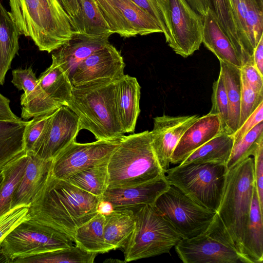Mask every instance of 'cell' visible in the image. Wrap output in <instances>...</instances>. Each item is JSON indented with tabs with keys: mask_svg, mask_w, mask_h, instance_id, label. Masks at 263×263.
Wrapping results in <instances>:
<instances>
[{
	"mask_svg": "<svg viewBox=\"0 0 263 263\" xmlns=\"http://www.w3.org/2000/svg\"><path fill=\"white\" fill-rule=\"evenodd\" d=\"M38 82L45 92L54 101L66 105L71 99L73 85L62 67L52 60L51 65L41 74Z\"/></svg>",
	"mask_w": 263,
	"mask_h": 263,
	"instance_id": "obj_30",
	"label": "cell"
},
{
	"mask_svg": "<svg viewBox=\"0 0 263 263\" xmlns=\"http://www.w3.org/2000/svg\"><path fill=\"white\" fill-rule=\"evenodd\" d=\"M244 255L251 263H261L263 260L262 211L254 187L243 241Z\"/></svg>",
	"mask_w": 263,
	"mask_h": 263,
	"instance_id": "obj_24",
	"label": "cell"
},
{
	"mask_svg": "<svg viewBox=\"0 0 263 263\" xmlns=\"http://www.w3.org/2000/svg\"><path fill=\"white\" fill-rule=\"evenodd\" d=\"M233 144V134L223 132L195 151L180 164L211 163L226 165Z\"/></svg>",
	"mask_w": 263,
	"mask_h": 263,
	"instance_id": "obj_29",
	"label": "cell"
},
{
	"mask_svg": "<svg viewBox=\"0 0 263 263\" xmlns=\"http://www.w3.org/2000/svg\"><path fill=\"white\" fill-rule=\"evenodd\" d=\"M132 1L156 20L168 45L172 38L169 0Z\"/></svg>",
	"mask_w": 263,
	"mask_h": 263,
	"instance_id": "obj_39",
	"label": "cell"
},
{
	"mask_svg": "<svg viewBox=\"0 0 263 263\" xmlns=\"http://www.w3.org/2000/svg\"><path fill=\"white\" fill-rule=\"evenodd\" d=\"M117 81L89 87L73 86L66 105L78 117L80 130H89L97 140H120L124 136L117 112Z\"/></svg>",
	"mask_w": 263,
	"mask_h": 263,
	"instance_id": "obj_4",
	"label": "cell"
},
{
	"mask_svg": "<svg viewBox=\"0 0 263 263\" xmlns=\"http://www.w3.org/2000/svg\"><path fill=\"white\" fill-rule=\"evenodd\" d=\"M209 6L215 13L222 30L235 48L242 66L253 62L247 51L240 37L234 15L229 0H206Z\"/></svg>",
	"mask_w": 263,
	"mask_h": 263,
	"instance_id": "obj_31",
	"label": "cell"
},
{
	"mask_svg": "<svg viewBox=\"0 0 263 263\" xmlns=\"http://www.w3.org/2000/svg\"><path fill=\"white\" fill-rule=\"evenodd\" d=\"M10 15L20 34L42 51L52 52L73 34L71 21L59 0H9Z\"/></svg>",
	"mask_w": 263,
	"mask_h": 263,
	"instance_id": "obj_2",
	"label": "cell"
},
{
	"mask_svg": "<svg viewBox=\"0 0 263 263\" xmlns=\"http://www.w3.org/2000/svg\"><path fill=\"white\" fill-rule=\"evenodd\" d=\"M220 73L223 80L229 104V118L226 132L233 134L238 128L241 95L240 68L220 61Z\"/></svg>",
	"mask_w": 263,
	"mask_h": 263,
	"instance_id": "obj_26",
	"label": "cell"
},
{
	"mask_svg": "<svg viewBox=\"0 0 263 263\" xmlns=\"http://www.w3.org/2000/svg\"><path fill=\"white\" fill-rule=\"evenodd\" d=\"M21 119L11 110L10 101L0 93V121H10Z\"/></svg>",
	"mask_w": 263,
	"mask_h": 263,
	"instance_id": "obj_49",
	"label": "cell"
},
{
	"mask_svg": "<svg viewBox=\"0 0 263 263\" xmlns=\"http://www.w3.org/2000/svg\"><path fill=\"white\" fill-rule=\"evenodd\" d=\"M101 200L50 173L29 206L28 220L61 233L73 241L76 230L97 214Z\"/></svg>",
	"mask_w": 263,
	"mask_h": 263,
	"instance_id": "obj_1",
	"label": "cell"
},
{
	"mask_svg": "<svg viewBox=\"0 0 263 263\" xmlns=\"http://www.w3.org/2000/svg\"><path fill=\"white\" fill-rule=\"evenodd\" d=\"M191 6L203 17L209 6L206 0H187Z\"/></svg>",
	"mask_w": 263,
	"mask_h": 263,
	"instance_id": "obj_51",
	"label": "cell"
},
{
	"mask_svg": "<svg viewBox=\"0 0 263 263\" xmlns=\"http://www.w3.org/2000/svg\"><path fill=\"white\" fill-rule=\"evenodd\" d=\"M175 248L184 263H250L238 251L217 213L205 232L182 239Z\"/></svg>",
	"mask_w": 263,
	"mask_h": 263,
	"instance_id": "obj_8",
	"label": "cell"
},
{
	"mask_svg": "<svg viewBox=\"0 0 263 263\" xmlns=\"http://www.w3.org/2000/svg\"><path fill=\"white\" fill-rule=\"evenodd\" d=\"M3 178H4L3 173L2 171H1L0 172V186L3 182Z\"/></svg>",
	"mask_w": 263,
	"mask_h": 263,
	"instance_id": "obj_54",
	"label": "cell"
},
{
	"mask_svg": "<svg viewBox=\"0 0 263 263\" xmlns=\"http://www.w3.org/2000/svg\"><path fill=\"white\" fill-rule=\"evenodd\" d=\"M64 234L50 228L24 221L13 229L1 243L11 262L72 246Z\"/></svg>",
	"mask_w": 263,
	"mask_h": 263,
	"instance_id": "obj_10",
	"label": "cell"
},
{
	"mask_svg": "<svg viewBox=\"0 0 263 263\" xmlns=\"http://www.w3.org/2000/svg\"><path fill=\"white\" fill-rule=\"evenodd\" d=\"M262 102L263 94L255 91L241 76V95L238 128Z\"/></svg>",
	"mask_w": 263,
	"mask_h": 263,
	"instance_id": "obj_42",
	"label": "cell"
},
{
	"mask_svg": "<svg viewBox=\"0 0 263 263\" xmlns=\"http://www.w3.org/2000/svg\"><path fill=\"white\" fill-rule=\"evenodd\" d=\"M71 21L72 30L77 24L81 14L78 0H59Z\"/></svg>",
	"mask_w": 263,
	"mask_h": 263,
	"instance_id": "obj_48",
	"label": "cell"
},
{
	"mask_svg": "<svg viewBox=\"0 0 263 263\" xmlns=\"http://www.w3.org/2000/svg\"><path fill=\"white\" fill-rule=\"evenodd\" d=\"M95 1L114 33L125 38L137 35L114 0Z\"/></svg>",
	"mask_w": 263,
	"mask_h": 263,
	"instance_id": "obj_40",
	"label": "cell"
},
{
	"mask_svg": "<svg viewBox=\"0 0 263 263\" xmlns=\"http://www.w3.org/2000/svg\"><path fill=\"white\" fill-rule=\"evenodd\" d=\"M19 34L9 12L0 1V85L4 84L6 74L18 52Z\"/></svg>",
	"mask_w": 263,
	"mask_h": 263,
	"instance_id": "obj_28",
	"label": "cell"
},
{
	"mask_svg": "<svg viewBox=\"0 0 263 263\" xmlns=\"http://www.w3.org/2000/svg\"><path fill=\"white\" fill-rule=\"evenodd\" d=\"M263 120V102L233 134L234 144L241 140L249 132Z\"/></svg>",
	"mask_w": 263,
	"mask_h": 263,
	"instance_id": "obj_47",
	"label": "cell"
},
{
	"mask_svg": "<svg viewBox=\"0 0 263 263\" xmlns=\"http://www.w3.org/2000/svg\"><path fill=\"white\" fill-rule=\"evenodd\" d=\"M28 160V154L26 153L2 171L4 178L0 186V217L12 209V198L24 175Z\"/></svg>",
	"mask_w": 263,
	"mask_h": 263,
	"instance_id": "obj_34",
	"label": "cell"
},
{
	"mask_svg": "<svg viewBox=\"0 0 263 263\" xmlns=\"http://www.w3.org/2000/svg\"><path fill=\"white\" fill-rule=\"evenodd\" d=\"M261 7L263 8V0H258Z\"/></svg>",
	"mask_w": 263,
	"mask_h": 263,
	"instance_id": "obj_55",
	"label": "cell"
},
{
	"mask_svg": "<svg viewBox=\"0 0 263 263\" xmlns=\"http://www.w3.org/2000/svg\"><path fill=\"white\" fill-rule=\"evenodd\" d=\"M28 121H0V172L25 152L24 133Z\"/></svg>",
	"mask_w": 263,
	"mask_h": 263,
	"instance_id": "obj_25",
	"label": "cell"
},
{
	"mask_svg": "<svg viewBox=\"0 0 263 263\" xmlns=\"http://www.w3.org/2000/svg\"><path fill=\"white\" fill-rule=\"evenodd\" d=\"M55 110L34 117L32 120L28 121L24 133V141L26 153H31L32 152L48 119Z\"/></svg>",
	"mask_w": 263,
	"mask_h": 263,
	"instance_id": "obj_44",
	"label": "cell"
},
{
	"mask_svg": "<svg viewBox=\"0 0 263 263\" xmlns=\"http://www.w3.org/2000/svg\"><path fill=\"white\" fill-rule=\"evenodd\" d=\"M114 1L137 35L163 33L156 20L132 0Z\"/></svg>",
	"mask_w": 263,
	"mask_h": 263,
	"instance_id": "obj_35",
	"label": "cell"
},
{
	"mask_svg": "<svg viewBox=\"0 0 263 263\" xmlns=\"http://www.w3.org/2000/svg\"><path fill=\"white\" fill-rule=\"evenodd\" d=\"M0 262H11L5 253L0 244Z\"/></svg>",
	"mask_w": 263,
	"mask_h": 263,
	"instance_id": "obj_53",
	"label": "cell"
},
{
	"mask_svg": "<svg viewBox=\"0 0 263 263\" xmlns=\"http://www.w3.org/2000/svg\"><path fill=\"white\" fill-rule=\"evenodd\" d=\"M209 113L219 117L226 131L229 118V104L223 80L220 73L213 85L212 107Z\"/></svg>",
	"mask_w": 263,
	"mask_h": 263,
	"instance_id": "obj_41",
	"label": "cell"
},
{
	"mask_svg": "<svg viewBox=\"0 0 263 263\" xmlns=\"http://www.w3.org/2000/svg\"><path fill=\"white\" fill-rule=\"evenodd\" d=\"M172 41L168 45L177 54L187 58L202 43L203 17L187 0H169Z\"/></svg>",
	"mask_w": 263,
	"mask_h": 263,
	"instance_id": "obj_13",
	"label": "cell"
},
{
	"mask_svg": "<svg viewBox=\"0 0 263 263\" xmlns=\"http://www.w3.org/2000/svg\"><path fill=\"white\" fill-rule=\"evenodd\" d=\"M224 131L218 115L208 113L199 117L181 136L171 156V163H181L195 151Z\"/></svg>",
	"mask_w": 263,
	"mask_h": 263,
	"instance_id": "obj_19",
	"label": "cell"
},
{
	"mask_svg": "<svg viewBox=\"0 0 263 263\" xmlns=\"http://www.w3.org/2000/svg\"><path fill=\"white\" fill-rule=\"evenodd\" d=\"M111 35L73 33L70 40L52 52V60L62 67L71 80L77 66L93 52L110 43L109 38Z\"/></svg>",
	"mask_w": 263,
	"mask_h": 263,
	"instance_id": "obj_17",
	"label": "cell"
},
{
	"mask_svg": "<svg viewBox=\"0 0 263 263\" xmlns=\"http://www.w3.org/2000/svg\"><path fill=\"white\" fill-rule=\"evenodd\" d=\"M229 1L241 40L253 58L254 49L263 35V8L258 0Z\"/></svg>",
	"mask_w": 263,
	"mask_h": 263,
	"instance_id": "obj_20",
	"label": "cell"
},
{
	"mask_svg": "<svg viewBox=\"0 0 263 263\" xmlns=\"http://www.w3.org/2000/svg\"><path fill=\"white\" fill-rule=\"evenodd\" d=\"M135 227V216L130 209L114 210L105 216L104 236L110 250L122 248Z\"/></svg>",
	"mask_w": 263,
	"mask_h": 263,
	"instance_id": "obj_27",
	"label": "cell"
},
{
	"mask_svg": "<svg viewBox=\"0 0 263 263\" xmlns=\"http://www.w3.org/2000/svg\"><path fill=\"white\" fill-rule=\"evenodd\" d=\"M97 253L73 245L43 254L17 259L14 263H93Z\"/></svg>",
	"mask_w": 263,
	"mask_h": 263,
	"instance_id": "obj_36",
	"label": "cell"
},
{
	"mask_svg": "<svg viewBox=\"0 0 263 263\" xmlns=\"http://www.w3.org/2000/svg\"><path fill=\"white\" fill-rule=\"evenodd\" d=\"M29 206L25 205L16 206L0 217V244L13 229L29 219Z\"/></svg>",
	"mask_w": 263,
	"mask_h": 263,
	"instance_id": "obj_43",
	"label": "cell"
},
{
	"mask_svg": "<svg viewBox=\"0 0 263 263\" xmlns=\"http://www.w3.org/2000/svg\"><path fill=\"white\" fill-rule=\"evenodd\" d=\"M130 209L135 216V227L122 248L124 262L168 253L182 239L152 205H143Z\"/></svg>",
	"mask_w": 263,
	"mask_h": 263,
	"instance_id": "obj_6",
	"label": "cell"
},
{
	"mask_svg": "<svg viewBox=\"0 0 263 263\" xmlns=\"http://www.w3.org/2000/svg\"><path fill=\"white\" fill-rule=\"evenodd\" d=\"M253 58L256 68L263 76V35L254 49Z\"/></svg>",
	"mask_w": 263,
	"mask_h": 263,
	"instance_id": "obj_50",
	"label": "cell"
},
{
	"mask_svg": "<svg viewBox=\"0 0 263 263\" xmlns=\"http://www.w3.org/2000/svg\"><path fill=\"white\" fill-rule=\"evenodd\" d=\"M254 187L253 158L249 157L227 171L217 211L238 251L249 260L243 254V241Z\"/></svg>",
	"mask_w": 263,
	"mask_h": 263,
	"instance_id": "obj_5",
	"label": "cell"
},
{
	"mask_svg": "<svg viewBox=\"0 0 263 263\" xmlns=\"http://www.w3.org/2000/svg\"><path fill=\"white\" fill-rule=\"evenodd\" d=\"M170 184L165 176L143 184L121 188H107L101 199L110 202L114 210L153 205Z\"/></svg>",
	"mask_w": 263,
	"mask_h": 263,
	"instance_id": "obj_18",
	"label": "cell"
},
{
	"mask_svg": "<svg viewBox=\"0 0 263 263\" xmlns=\"http://www.w3.org/2000/svg\"><path fill=\"white\" fill-rule=\"evenodd\" d=\"M120 140H97L86 143L74 141L52 159L51 174L57 179L67 180L84 170L107 162Z\"/></svg>",
	"mask_w": 263,
	"mask_h": 263,
	"instance_id": "obj_11",
	"label": "cell"
},
{
	"mask_svg": "<svg viewBox=\"0 0 263 263\" xmlns=\"http://www.w3.org/2000/svg\"><path fill=\"white\" fill-rule=\"evenodd\" d=\"M125 67L120 51L109 43L93 52L77 66L71 82L74 87L110 83L124 74Z\"/></svg>",
	"mask_w": 263,
	"mask_h": 263,
	"instance_id": "obj_12",
	"label": "cell"
},
{
	"mask_svg": "<svg viewBox=\"0 0 263 263\" xmlns=\"http://www.w3.org/2000/svg\"><path fill=\"white\" fill-rule=\"evenodd\" d=\"M80 130L78 117L67 106L62 105L49 118L30 153L44 160H52L76 141Z\"/></svg>",
	"mask_w": 263,
	"mask_h": 263,
	"instance_id": "obj_14",
	"label": "cell"
},
{
	"mask_svg": "<svg viewBox=\"0 0 263 263\" xmlns=\"http://www.w3.org/2000/svg\"><path fill=\"white\" fill-rule=\"evenodd\" d=\"M252 156L255 187L260 208L263 211V139L259 141Z\"/></svg>",
	"mask_w": 263,
	"mask_h": 263,
	"instance_id": "obj_45",
	"label": "cell"
},
{
	"mask_svg": "<svg viewBox=\"0 0 263 263\" xmlns=\"http://www.w3.org/2000/svg\"><path fill=\"white\" fill-rule=\"evenodd\" d=\"M114 210V207L110 202L102 199L99 201L97 209L98 213L104 216L110 214Z\"/></svg>",
	"mask_w": 263,
	"mask_h": 263,
	"instance_id": "obj_52",
	"label": "cell"
},
{
	"mask_svg": "<svg viewBox=\"0 0 263 263\" xmlns=\"http://www.w3.org/2000/svg\"><path fill=\"white\" fill-rule=\"evenodd\" d=\"M227 172L226 165L221 164H180L166 170L165 178L199 205L217 212Z\"/></svg>",
	"mask_w": 263,
	"mask_h": 263,
	"instance_id": "obj_7",
	"label": "cell"
},
{
	"mask_svg": "<svg viewBox=\"0 0 263 263\" xmlns=\"http://www.w3.org/2000/svg\"><path fill=\"white\" fill-rule=\"evenodd\" d=\"M241 76L257 92L263 94V76L256 68L254 62L243 65L241 68Z\"/></svg>",
	"mask_w": 263,
	"mask_h": 263,
	"instance_id": "obj_46",
	"label": "cell"
},
{
	"mask_svg": "<svg viewBox=\"0 0 263 263\" xmlns=\"http://www.w3.org/2000/svg\"><path fill=\"white\" fill-rule=\"evenodd\" d=\"M141 87L137 79L124 74L116 83L117 108L124 132L133 133L139 114Z\"/></svg>",
	"mask_w": 263,
	"mask_h": 263,
	"instance_id": "obj_22",
	"label": "cell"
},
{
	"mask_svg": "<svg viewBox=\"0 0 263 263\" xmlns=\"http://www.w3.org/2000/svg\"><path fill=\"white\" fill-rule=\"evenodd\" d=\"M12 74L11 82L18 90L24 91L21 97L23 119L27 120L42 115L62 106L45 92L31 67L14 69Z\"/></svg>",
	"mask_w": 263,
	"mask_h": 263,
	"instance_id": "obj_16",
	"label": "cell"
},
{
	"mask_svg": "<svg viewBox=\"0 0 263 263\" xmlns=\"http://www.w3.org/2000/svg\"><path fill=\"white\" fill-rule=\"evenodd\" d=\"M107 168V188L135 186L165 176L152 146L148 130L123 136Z\"/></svg>",
	"mask_w": 263,
	"mask_h": 263,
	"instance_id": "obj_3",
	"label": "cell"
},
{
	"mask_svg": "<svg viewBox=\"0 0 263 263\" xmlns=\"http://www.w3.org/2000/svg\"><path fill=\"white\" fill-rule=\"evenodd\" d=\"M199 117L197 115L176 117L164 115L154 118V127L150 132L151 144L165 172L181 136Z\"/></svg>",
	"mask_w": 263,
	"mask_h": 263,
	"instance_id": "obj_15",
	"label": "cell"
},
{
	"mask_svg": "<svg viewBox=\"0 0 263 263\" xmlns=\"http://www.w3.org/2000/svg\"><path fill=\"white\" fill-rule=\"evenodd\" d=\"M107 162L84 170L67 181L87 192L102 198L107 188Z\"/></svg>",
	"mask_w": 263,
	"mask_h": 263,
	"instance_id": "obj_37",
	"label": "cell"
},
{
	"mask_svg": "<svg viewBox=\"0 0 263 263\" xmlns=\"http://www.w3.org/2000/svg\"><path fill=\"white\" fill-rule=\"evenodd\" d=\"M152 206L182 239L192 238L203 234L217 214L199 205L173 185H170Z\"/></svg>",
	"mask_w": 263,
	"mask_h": 263,
	"instance_id": "obj_9",
	"label": "cell"
},
{
	"mask_svg": "<svg viewBox=\"0 0 263 263\" xmlns=\"http://www.w3.org/2000/svg\"><path fill=\"white\" fill-rule=\"evenodd\" d=\"M105 216L100 213L79 227L75 232L73 241L76 245L91 253H104L109 247L104 236Z\"/></svg>",
	"mask_w": 263,
	"mask_h": 263,
	"instance_id": "obj_32",
	"label": "cell"
},
{
	"mask_svg": "<svg viewBox=\"0 0 263 263\" xmlns=\"http://www.w3.org/2000/svg\"><path fill=\"white\" fill-rule=\"evenodd\" d=\"M263 139V121L257 124L241 140L233 144L227 170L231 169L242 161L252 156L258 144Z\"/></svg>",
	"mask_w": 263,
	"mask_h": 263,
	"instance_id": "obj_38",
	"label": "cell"
},
{
	"mask_svg": "<svg viewBox=\"0 0 263 263\" xmlns=\"http://www.w3.org/2000/svg\"><path fill=\"white\" fill-rule=\"evenodd\" d=\"M81 9L73 33L99 35L114 34L95 0H78Z\"/></svg>",
	"mask_w": 263,
	"mask_h": 263,
	"instance_id": "obj_33",
	"label": "cell"
},
{
	"mask_svg": "<svg viewBox=\"0 0 263 263\" xmlns=\"http://www.w3.org/2000/svg\"><path fill=\"white\" fill-rule=\"evenodd\" d=\"M202 43L216 56L219 62L241 68L242 63L238 54L210 7L203 16Z\"/></svg>",
	"mask_w": 263,
	"mask_h": 263,
	"instance_id": "obj_23",
	"label": "cell"
},
{
	"mask_svg": "<svg viewBox=\"0 0 263 263\" xmlns=\"http://www.w3.org/2000/svg\"><path fill=\"white\" fill-rule=\"evenodd\" d=\"M27 165L13 195L12 208L19 205L30 206L36 194L47 180L51 170L52 160H44L30 153Z\"/></svg>",
	"mask_w": 263,
	"mask_h": 263,
	"instance_id": "obj_21",
	"label": "cell"
}]
</instances>
